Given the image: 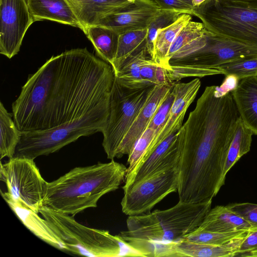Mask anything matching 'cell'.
I'll list each match as a JSON object with an SVG mask.
<instances>
[{
  "label": "cell",
  "instance_id": "29",
  "mask_svg": "<svg viewBox=\"0 0 257 257\" xmlns=\"http://www.w3.org/2000/svg\"><path fill=\"white\" fill-rule=\"evenodd\" d=\"M251 230H242L229 232H214L194 230L182 240L214 245H240Z\"/></svg>",
  "mask_w": 257,
  "mask_h": 257
},
{
  "label": "cell",
  "instance_id": "42",
  "mask_svg": "<svg viewBox=\"0 0 257 257\" xmlns=\"http://www.w3.org/2000/svg\"><path fill=\"white\" fill-rule=\"evenodd\" d=\"M241 257H257V248L245 252L240 255Z\"/></svg>",
  "mask_w": 257,
  "mask_h": 257
},
{
  "label": "cell",
  "instance_id": "8",
  "mask_svg": "<svg viewBox=\"0 0 257 257\" xmlns=\"http://www.w3.org/2000/svg\"><path fill=\"white\" fill-rule=\"evenodd\" d=\"M209 32L257 46V11L232 0H207L193 14Z\"/></svg>",
  "mask_w": 257,
  "mask_h": 257
},
{
  "label": "cell",
  "instance_id": "17",
  "mask_svg": "<svg viewBox=\"0 0 257 257\" xmlns=\"http://www.w3.org/2000/svg\"><path fill=\"white\" fill-rule=\"evenodd\" d=\"M4 199L23 224L37 237L49 245L66 250V246L48 225L46 220L21 202L2 192Z\"/></svg>",
  "mask_w": 257,
  "mask_h": 257
},
{
  "label": "cell",
  "instance_id": "26",
  "mask_svg": "<svg viewBox=\"0 0 257 257\" xmlns=\"http://www.w3.org/2000/svg\"><path fill=\"white\" fill-rule=\"evenodd\" d=\"M0 155L1 159L14 157L20 142L22 132L16 125L13 114L9 113L0 102Z\"/></svg>",
  "mask_w": 257,
  "mask_h": 257
},
{
  "label": "cell",
  "instance_id": "40",
  "mask_svg": "<svg viewBox=\"0 0 257 257\" xmlns=\"http://www.w3.org/2000/svg\"><path fill=\"white\" fill-rule=\"evenodd\" d=\"M79 20L81 14L89 0H65Z\"/></svg>",
  "mask_w": 257,
  "mask_h": 257
},
{
  "label": "cell",
  "instance_id": "13",
  "mask_svg": "<svg viewBox=\"0 0 257 257\" xmlns=\"http://www.w3.org/2000/svg\"><path fill=\"white\" fill-rule=\"evenodd\" d=\"M183 140L182 127L159 144L124 180L123 192L134 184L160 172L178 167Z\"/></svg>",
  "mask_w": 257,
  "mask_h": 257
},
{
  "label": "cell",
  "instance_id": "34",
  "mask_svg": "<svg viewBox=\"0 0 257 257\" xmlns=\"http://www.w3.org/2000/svg\"><path fill=\"white\" fill-rule=\"evenodd\" d=\"M174 99V95L172 88L167 97L158 107L148 126L155 130L157 134L166 122Z\"/></svg>",
  "mask_w": 257,
  "mask_h": 257
},
{
  "label": "cell",
  "instance_id": "10",
  "mask_svg": "<svg viewBox=\"0 0 257 257\" xmlns=\"http://www.w3.org/2000/svg\"><path fill=\"white\" fill-rule=\"evenodd\" d=\"M1 179L6 183L7 193L11 198L39 213L47 182L34 160L13 157L6 163H1Z\"/></svg>",
  "mask_w": 257,
  "mask_h": 257
},
{
  "label": "cell",
  "instance_id": "36",
  "mask_svg": "<svg viewBox=\"0 0 257 257\" xmlns=\"http://www.w3.org/2000/svg\"><path fill=\"white\" fill-rule=\"evenodd\" d=\"M162 9H172L193 16L192 0H153Z\"/></svg>",
  "mask_w": 257,
  "mask_h": 257
},
{
  "label": "cell",
  "instance_id": "20",
  "mask_svg": "<svg viewBox=\"0 0 257 257\" xmlns=\"http://www.w3.org/2000/svg\"><path fill=\"white\" fill-rule=\"evenodd\" d=\"M196 230L223 233L255 229L227 205H217L210 209Z\"/></svg>",
  "mask_w": 257,
  "mask_h": 257
},
{
  "label": "cell",
  "instance_id": "37",
  "mask_svg": "<svg viewBox=\"0 0 257 257\" xmlns=\"http://www.w3.org/2000/svg\"><path fill=\"white\" fill-rule=\"evenodd\" d=\"M158 65H159L155 63L151 57L146 58L141 65V76L142 79L150 85L157 84L156 72Z\"/></svg>",
  "mask_w": 257,
  "mask_h": 257
},
{
  "label": "cell",
  "instance_id": "1",
  "mask_svg": "<svg viewBox=\"0 0 257 257\" xmlns=\"http://www.w3.org/2000/svg\"><path fill=\"white\" fill-rule=\"evenodd\" d=\"M115 75L111 65L86 48L53 56L29 76L12 105L21 132L43 131L109 107Z\"/></svg>",
  "mask_w": 257,
  "mask_h": 257
},
{
  "label": "cell",
  "instance_id": "22",
  "mask_svg": "<svg viewBox=\"0 0 257 257\" xmlns=\"http://www.w3.org/2000/svg\"><path fill=\"white\" fill-rule=\"evenodd\" d=\"M83 32L93 45L98 57L111 65L116 56L119 34L97 25L87 26Z\"/></svg>",
  "mask_w": 257,
  "mask_h": 257
},
{
  "label": "cell",
  "instance_id": "32",
  "mask_svg": "<svg viewBox=\"0 0 257 257\" xmlns=\"http://www.w3.org/2000/svg\"><path fill=\"white\" fill-rule=\"evenodd\" d=\"M182 14L181 11L172 9H162L160 13L151 23L148 28L146 47L150 57L152 58L154 42L158 31L175 22Z\"/></svg>",
  "mask_w": 257,
  "mask_h": 257
},
{
  "label": "cell",
  "instance_id": "44",
  "mask_svg": "<svg viewBox=\"0 0 257 257\" xmlns=\"http://www.w3.org/2000/svg\"><path fill=\"white\" fill-rule=\"evenodd\" d=\"M256 76H257V74H256Z\"/></svg>",
  "mask_w": 257,
  "mask_h": 257
},
{
  "label": "cell",
  "instance_id": "30",
  "mask_svg": "<svg viewBox=\"0 0 257 257\" xmlns=\"http://www.w3.org/2000/svg\"><path fill=\"white\" fill-rule=\"evenodd\" d=\"M206 29L202 23L191 20L180 32L172 45L168 54L169 61L178 54L194 40L202 35Z\"/></svg>",
  "mask_w": 257,
  "mask_h": 257
},
{
  "label": "cell",
  "instance_id": "14",
  "mask_svg": "<svg viewBox=\"0 0 257 257\" xmlns=\"http://www.w3.org/2000/svg\"><path fill=\"white\" fill-rule=\"evenodd\" d=\"M161 10L153 0H136L119 12L99 18L92 25L108 28L118 34L148 29Z\"/></svg>",
  "mask_w": 257,
  "mask_h": 257
},
{
  "label": "cell",
  "instance_id": "9",
  "mask_svg": "<svg viewBox=\"0 0 257 257\" xmlns=\"http://www.w3.org/2000/svg\"><path fill=\"white\" fill-rule=\"evenodd\" d=\"M154 86L132 89L114 80L110 97L109 114L102 132V145L108 159L116 158L120 143Z\"/></svg>",
  "mask_w": 257,
  "mask_h": 257
},
{
  "label": "cell",
  "instance_id": "11",
  "mask_svg": "<svg viewBox=\"0 0 257 257\" xmlns=\"http://www.w3.org/2000/svg\"><path fill=\"white\" fill-rule=\"evenodd\" d=\"M178 185V167L144 179L124 192L120 203L122 212L128 216L149 213L167 195L177 191Z\"/></svg>",
  "mask_w": 257,
  "mask_h": 257
},
{
  "label": "cell",
  "instance_id": "24",
  "mask_svg": "<svg viewBox=\"0 0 257 257\" xmlns=\"http://www.w3.org/2000/svg\"><path fill=\"white\" fill-rule=\"evenodd\" d=\"M150 57L145 47L136 54L128 57L120 68L114 72L115 81L121 86L132 89L146 88L151 86L145 82L140 74L144 61Z\"/></svg>",
  "mask_w": 257,
  "mask_h": 257
},
{
  "label": "cell",
  "instance_id": "31",
  "mask_svg": "<svg viewBox=\"0 0 257 257\" xmlns=\"http://www.w3.org/2000/svg\"><path fill=\"white\" fill-rule=\"evenodd\" d=\"M157 135L156 131L148 127L137 140L128 155L126 174L128 176L143 160Z\"/></svg>",
  "mask_w": 257,
  "mask_h": 257
},
{
  "label": "cell",
  "instance_id": "39",
  "mask_svg": "<svg viewBox=\"0 0 257 257\" xmlns=\"http://www.w3.org/2000/svg\"><path fill=\"white\" fill-rule=\"evenodd\" d=\"M239 79L234 75H226L224 81L220 86H216L215 94L221 96L231 92L237 87Z\"/></svg>",
  "mask_w": 257,
  "mask_h": 257
},
{
  "label": "cell",
  "instance_id": "12",
  "mask_svg": "<svg viewBox=\"0 0 257 257\" xmlns=\"http://www.w3.org/2000/svg\"><path fill=\"white\" fill-rule=\"evenodd\" d=\"M34 23L27 0H0V53L9 59L17 55Z\"/></svg>",
  "mask_w": 257,
  "mask_h": 257
},
{
  "label": "cell",
  "instance_id": "23",
  "mask_svg": "<svg viewBox=\"0 0 257 257\" xmlns=\"http://www.w3.org/2000/svg\"><path fill=\"white\" fill-rule=\"evenodd\" d=\"M239 246L214 245L181 240L173 245L172 257H234Z\"/></svg>",
  "mask_w": 257,
  "mask_h": 257
},
{
  "label": "cell",
  "instance_id": "7",
  "mask_svg": "<svg viewBox=\"0 0 257 257\" xmlns=\"http://www.w3.org/2000/svg\"><path fill=\"white\" fill-rule=\"evenodd\" d=\"M109 114V107H97L72 122L53 129L22 132L14 157L34 160L57 152L81 137L102 133Z\"/></svg>",
  "mask_w": 257,
  "mask_h": 257
},
{
  "label": "cell",
  "instance_id": "21",
  "mask_svg": "<svg viewBox=\"0 0 257 257\" xmlns=\"http://www.w3.org/2000/svg\"><path fill=\"white\" fill-rule=\"evenodd\" d=\"M191 20L192 15L182 14L175 22L157 32L152 59L167 71L169 70L168 54L170 47L181 30Z\"/></svg>",
  "mask_w": 257,
  "mask_h": 257
},
{
  "label": "cell",
  "instance_id": "18",
  "mask_svg": "<svg viewBox=\"0 0 257 257\" xmlns=\"http://www.w3.org/2000/svg\"><path fill=\"white\" fill-rule=\"evenodd\" d=\"M231 94L239 117L257 136V76L241 79Z\"/></svg>",
  "mask_w": 257,
  "mask_h": 257
},
{
  "label": "cell",
  "instance_id": "2",
  "mask_svg": "<svg viewBox=\"0 0 257 257\" xmlns=\"http://www.w3.org/2000/svg\"><path fill=\"white\" fill-rule=\"evenodd\" d=\"M215 88L205 87L181 127L177 192L182 201L213 199L224 184L223 172L239 115L231 92L218 96Z\"/></svg>",
  "mask_w": 257,
  "mask_h": 257
},
{
  "label": "cell",
  "instance_id": "25",
  "mask_svg": "<svg viewBox=\"0 0 257 257\" xmlns=\"http://www.w3.org/2000/svg\"><path fill=\"white\" fill-rule=\"evenodd\" d=\"M253 134L251 130L239 117L223 172L222 181L224 183L227 173L243 155L250 151Z\"/></svg>",
  "mask_w": 257,
  "mask_h": 257
},
{
  "label": "cell",
  "instance_id": "28",
  "mask_svg": "<svg viewBox=\"0 0 257 257\" xmlns=\"http://www.w3.org/2000/svg\"><path fill=\"white\" fill-rule=\"evenodd\" d=\"M136 0H89L85 6L79 20L82 26L92 25L99 18L119 12Z\"/></svg>",
  "mask_w": 257,
  "mask_h": 257
},
{
  "label": "cell",
  "instance_id": "27",
  "mask_svg": "<svg viewBox=\"0 0 257 257\" xmlns=\"http://www.w3.org/2000/svg\"><path fill=\"white\" fill-rule=\"evenodd\" d=\"M148 29L130 31L119 34L116 56L111 65L114 72L117 71L130 56L145 47Z\"/></svg>",
  "mask_w": 257,
  "mask_h": 257
},
{
  "label": "cell",
  "instance_id": "33",
  "mask_svg": "<svg viewBox=\"0 0 257 257\" xmlns=\"http://www.w3.org/2000/svg\"><path fill=\"white\" fill-rule=\"evenodd\" d=\"M217 69L225 76L234 75L239 80L256 75L257 56L226 63L219 66Z\"/></svg>",
  "mask_w": 257,
  "mask_h": 257
},
{
  "label": "cell",
  "instance_id": "5",
  "mask_svg": "<svg viewBox=\"0 0 257 257\" xmlns=\"http://www.w3.org/2000/svg\"><path fill=\"white\" fill-rule=\"evenodd\" d=\"M185 52V56L169 61V70L166 72L173 83L186 77L222 74L217 67L257 56V46L217 35L206 29L187 46Z\"/></svg>",
  "mask_w": 257,
  "mask_h": 257
},
{
  "label": "cell",
  "instance_id": "4",
  "mask_svg": "<svg viewBox=\"0 0 257 257\" xmlns=\"http://www.w3.org/2000/svg\"><path fill=\"white\" fill-rule=\"evenodd\" d=\"M126 170L123 164L114 160L75 167L47 183L42 205L73 216L86 209L96 207L101 197L118 189Z\"/></svg>",
  "mask_w": 257,
  "mask_h": 257
},
{
  "label": "cell",
  "instance_id": "3",
  "mask_svg": "<svg viewBox=\"0 0 257 257\" xmlns=\"http://www.w3.org/2000/svg\"><path fill=\"white\" fill-rule=\"evenodd\" d=\"M212 199L200 202L179 200L165 210L130 215L121 237L143 257H172L173 245L201 224L211 208Z\"/></svg>",
  "mask_w": 257,
  "mask_h": 257
},
{
  "label": "cell",
  "instance_id": "35",
  "mask_svg": "<svg viewBox=\"0 0 257 257\" xmlns=\"http://www.w3.org/2000/svg\"><path fill=\"white\" fill-rule=\"evenodd\" d=\"M227 206L257 229V204L245 202L230 203Z\"/></svg>",
  "mask_w": 257,
  "mask_h": 257
},
{
  "label": "cell",
  "instance_id": "15",
  "mask_svg": "<svg viewBox=\"0 0 257 257\" xmlns=\"http://www.w3.org/2000/svg\"><path fill=\"white\" fill-rule=\"evenodd\" d=\"M200 86L201 82L198 78L187 83H174L172 88L174 99L166 122L154 139L143 160L165 139L179 131L182 126L185 113L195 99Z\"/></svg>",
  "mask_w": 257,
  "mask_h": 257
},
{
  "label": "cell",
  "instance_id": "41",
  "mask_svg": "<svg viewBox=\"0 0 257 257\" xmlns=\"http://www.w3.org/2000/svg\"><path fill=\"white\" fill-rule=\"evenodd\" d=\"M250 9L257 11V0H232Z\"/></svg>",
  "mask_w": 257,
  "mask_h": 257
},
{
  "label": "cell",
  "instance_id": "6",
  "mask_svg": "<svg viewBox=\"0 0 257 257\" xmlns=\"http://www.w3.org/2000/svg\"><path fill=\"white\" fill-rule=\"evenodd\" d=\"M39 213L66 246L78 255L95 257L142 256L120 235L80 224L74 216L43 206Z\"/></svg>",
  "mask_w": 257,
  "mask_h": 257
},
{
  "label": "cell",
  "instance_id": "16",
  "mask_svg": "<svg viewBox=\"0 0 257 257\" xmlns=\"http://www.w3.org/2000/svg\"><path fill=\"white\" fill-rule=\"evenodd\" d=\"M173 86L156 84L152 87L145 103L120 143L116 158H120L130 154L137 140L148 127L158 107L167 97Z\"/></svg>",
  "mask_w": 257,
  "mask_h": 257
},
{
  "label": "cell",
  "instance_id": "19",
  "mask_svg": "<svg viewBox=\"0 0 257 257\" xmlns=\"http://www.w3.org/2000/svg\"><path fill=\"white\" fill-rule=\"evenodd\" d=\"M34 22L48 20L82 30V26L65 0H27Z\"/></svg>",
  "mask_w": 257,
  "mask_h": 257
},
{
  "label": "cell",
  "instance_id": "38",
  "mask_svg": "<svg viewBox=\"0 0 257 257\" xmlns=\"http://www.w3.org/2000/svg\"><path fill=\"white\" fill-rule=\"evenodd\" d=\"M257 248V229L250 231L240 243L235 256Z\"/></svg>",
  "mask_w": 257,
  "mask_h": 257
},
{
  "label": "cell",
  "instance_id": "43",
  "mask_svg": "<svg viewBox=\"0 0 257 257\" xmlns=\"http://www.w3.org/2000/svg\"><path fill=\"white\" fill-rule=\"evenodd\" d=\"M207 0H192L193 8L197 7L205 2Z\"/></svg>",
  "mask_w": 257,
  "mask_h": 257
}]
</instances>
